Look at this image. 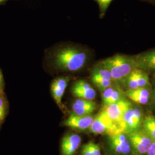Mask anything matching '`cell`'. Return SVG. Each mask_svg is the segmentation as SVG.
Wrapping results in <instances>:
<instances>
[{
    "label": "cell",
    "mask_w": 155,
    "mask_h": 155,
    "mask_svg": "<svg viewBox=\"0 0 155 155\" xmlns=\"http://www.w3.org/2000/svg\"><path fill=\"white\" fill-rule=\"evenodd\" d=\"M87 60V53L83 50L67 47L59 51L54 62L58 68L68 72H77L84 66Z\"/></svg>",
    "instance_id": "1"
},
{
    "label": "cell",
    "mask_w": 155,
    "mask_h": 155,
    "mask_svg": "<svg viewBox=\"0 0 155 155\" xmlns=\"http://www.w3.org/2000/svg\"><path fill=\"white\" fill-rule=\"evenodd\" d=\"M102 65L110 72L113 81L124 82L129 74L136 68L132 57L116 55L101 62Z\"/></svg>",
    "instance_id": "2"
},
{
    "label": "cell",
    "mask_w": 155,
    "mask_h": 155,
    "mask_svg": "<svg viewBox=\"0 0 155 155\" xmlns=\"http://www.w3.org/2000/svg\"><path fill=\"white\" fill-rule=\"evenodd\" d=\"M89 130L95 134H107L109 136L122 133L111 120L104 109L94 118Z\"/></svg>",
    "instance_id": "3"
},
{
    "label": "cell",
    "mask_w": 155,
    "mask_h": 155,
    "mask_svg": "<svg viewBox=\"0 0 155 155\" xmlns=\"http://www.w3.org/2000/svg\"><path fill=\"white\" fill-rule=\"evenodd\" d=\"M131 106L132 104L129 101L123 98L116 103L104 107V109L107 116L121 132L125 133V125L124 121V115Z\"/></svg>",
    "instance_id": "4"
},
{
    "label": "cell",
    "mask_w": 155,
    "mask_h": 155,
    "mask_svg": "<svg viewBox=\"0 0 155 155\" xmlns=\"http://www.w3.org/2000/svg\"><path fill=\"white\" fill-rule=\"evenodd\" d=\"M133 152L136 155H145L150 144L153 141L144 130L137 129L127 133Z\"/></svg>",
    "instance_id": "5"
},
{
    "label": "cell",
    "mask_w": 155,
    "mask_h": 155,
    "mask_svg": "<svg viewBox=\"0 0 155 155\" xmlns=\"http://www.w3.org/2000/svg\"><path fill=\"white\" fill-rule=\"evenodd\" d=\"M111 150L118 155H131L133 150L127 133H118L109 136Z\"/></svg>",
    "instance_id": "6"
},
{
    "label": "cell",
    "mask_w": 155,
    "mask_h": 155,
    "mask_svg": "<svg viewBox=\"0 0 155 155\" xmlns=\"http://www.w3.org/2000/svg\"><path fill=\"white\" fill-rule=\"evenodd\" d=\"M136 68L155 73V48L132 56Z\"/></svg>",
    "instance_id": "7"
},
{
    "label": "cell",
    "mask_w": 155,
    "mask_h": 155,
    "mask_svg": "<svg viewBox=\"0 0 155 155\" xmlns=\"http://www.w3.org/2000/svg\"><path fill=\"white\" fill-rule=\"evenodd\" d=\"M94 118L91 115H78L71 113L63 122V124L73 129L83 131L90 128L93 122Z\"/></svg>",
    "instance_id": "8"
},
{
    "label": "cell",
    "mask_w": 155,
    "mask_h": 155,
    "mask_svg": "<svg viewBox=\"0 0 155 155\" xmlns=\"http://www.w3.org/2000/svg\"><path fill=\"white\" fill-rule=\"evenodd\" d=\"M125 125V133H128L140 129L141 124V112L138 107L131 106L124 115Z\"/></svg>",
    "instance_id": "9"
},
{
    "label": "cell",
    "mask_w": 155,
    "mask_h": 155,
    "mask_svg": "<svg viewBox=\"0 0 155 155\" xmlns=\"http://www.w3.org/2000/svg\"><path fill=\"white\" fill-rule=\"evenodd\" d=\"M72 94L78 98L93 100L96 97L94 88L84 80H79L74 83L71 89Z\"/></svg>",
    "instance_id": "10"
},
{
    "label": "cell",
    "mask_w": 155,
    "mask_h": 155,
    "mask_svg": "<svg viewBox=\"0 0 155 155\" xmlns=\"http://www.w3.org/2000/svg\"><path fill=\"white\" fill-rule=\"evenodd\" d=\"M69 82V78L66 77L57 78L54 80L51 86V91L56 104L63 109V105L61 100Z\"/></svg>",
    "instance_id": "11"
},
{
    "label": "cell",
    "mask_w": 155,
    "mask_h": 155,
    "mask_svg": "<svg viewBox=\"0 0 155 155\" xmlns=\"http://www.w3.org/2000/svg\"><path fill=\"white\" fill-rule=\"evenodd\" d=\"M81 143V137L77 134H68L61 140L62 155H74Z\"/></svg>",
    "instance_id": "12"
},
{
    "label": "cell",
    "mask_w": 155,
    "mask_h": 155,
    "mask_svg": "<svg viewBox=\"0 0 155 155\" xmlns=\"http://www.w3.org/2000/svg\"><path fill=\"white\" fill-rule=\"evenodd\" d=\"M97 108V104L93 100L78 98L72 103V113L78 115H91Z\"/></svg>",
    "instance_id": "13"
},
{
    "label": "cell",
    "mask_w": 155,
    "mask_h": 155,
    "mask_svg": "<svg viewBox=\"0 0 155 155\" xmlns=\"http://www.w3.org/2000/svg\"><path fill=\"white\" fill-rule=\"evenodd\" d=\"M125 95L133 102L140 105H146L150 101V91L148 87H140L135 89H127Z\"/></svg>",
    "instance_id": "14"
},
{
    "label": "cell",
    "mask_w": 155,
    "mask_h": 155,
    "mask_svg": "<svg viewBox=\"0 0 155 155\" xmlns=\"http://www.w3.org/2000/svg\"><path fill=\"white\" fill-rule=\"evenodd\" d=\"M143 129L153 141H155V116L148 115L145 117L143 121Z\"/></svg>",
    "instance_id": "15"
},
{
    "label": "cell",
    "mask_w": 155,
    "mask_h": 155,
    "mask_svg": "<svg viewBox=\"0 0 155 155\" xmlns=\"http://www.w3.org/2000/svg\"><path fill=\"white\" fill-rule=\"evenodd\" d=\"M133 72L137 81L139 88L148 87L150 86V78L147 72L139 68L134 69Z\"/></svg>",
    "instance_id": "16"
},
{
    "label": "cell",
    "mask_w": 155,
    "mask_h": 155,
    "mask_svg": "<svg viewBox=\"0 0 155 155\" xmlns=\"http://www.w3.org/2000/svg\"><path fill=\"white\" fill-rule=\"evenodd\" d=\"M7 114V101L4 91L0 92V127L4 121Z\"/></svg>",
    "instance_id": "17"
},
{
    "label": "cell",
    "mask_w": 155,
    "mask_h": 155,
    "mask_svg": "<svg viewBox=\"0 0 155 155\" xmlns=\"http://www.w3.org/2000/svg\"><path fill=\"white\" fill-rule=\"evenodd\" d=\"M91 80L93 83H94L101 91L111 86L113 82L110 80H107L100 78L91 77Z\"/></svg>",
    "instance_id": "18"
},
{
    "label": "cell",
    "mask_w": 155,
    "mask_h": 155,
    "mask_svg": "<svg viewBox=\"0 0 155 155\" xmlns=\"http://www.w3.org/2000/svg\"><path fill=\"white\" fill-rule=\"evenodd\" d=\"M123 98H124V95H123V93L120 90L115 88L113 93L111 95L110 99L109 100L107 105L106 106L112 104L116 103L117 102L119 101L120 100H122Z\"/></svg>",
    "instance_id": "19"
},
{
    "label": "cell",
    "mask_w": 155,
    "mask_h": 155,
    "mask_svg": "<svg viewBox=\"0 0 155 155\" xmlns=\"http://www.w3.org/2000/svg\"><path fill=\"white\" fill-rule=\"evenodd\" d=\"M115 88L112 87L111 86L105 89L102 91V101L104 105V107H105L107 105L109 100L110 98L111 95L113 93Z\"/></svg>",
    "instance_id": "20"
},
{
    "label": "cell",
    "mask_w": 155,
    "mask_h": 155,
    "mask_svg": "<svg viewBox=\"0 0 155 155\" xmlns=\"http://www.w3.org/2000/svg\"><path fill=\"white\" fill-rule=\"evenodd\" d=\"M100 6V10L102 15H104L106 9L110 4L113 0H96Z\"/></svg>",
    "instance_id": "21"
},
{
    "label": "cell",
    "mask_w": 155,
    "mask_h": 155,
    "mask_svg": "<svg viewBox=\"0 0 155 155\" xmlns=\"http://www.w3.org/2000/svg\"><path fill=\"white\" fill-rule=\"evenodd\" d=\"M89 147L93 155H101V152L100 147L98 144H95L93 141H90L88 143Z\"/></svg>",
    "instance_id": "22"
},
{
    "label": "cell",
    "mask_w": 155,
    "mask_h": 155,
    "mask_svg": "<svg viewBox=\"0 0 155 155\" xmlns=\"http://www.w3.org/2000/svg\"><path fill=\"white\" fill-rule=\"evenodd\" d=\"M81 155H93L90 148L89 147L88 143L84 144L82 147V149L81 150Z\"/></svg>",
    "instance_id": "23"
},
{
    "label": "cell",
    "mask_w": 155,
    "mask_h": 155,
    "mask_svg": "<svg viewBox=\"0 0 155 155\" xmlns=\"http://www.w3.org/2000/svg\"><path fill=\"white\" fill-rule=\"evenodd\" d=\"M145 155H155V141L150 144Z\"/></svg>",
    "instance_id": "24"
},
{
    "label": "cell",
    "mask_w": 155,
    "mask_h": 155,
    "mask_svg": "<svg viewBox=\"0 0 155 155\" xmlns=\"http://www.w3.org/2000/svg\"><path fill=\"white\" fill-rule=\"evenodd\" d=\"M9 0H0V4H2V3H4L6 1H8Z\"/></svg>",
    "instance_id": "25"
},
{
    "label": "cell",
    "mask_w": 155,
    "mask_h": 155,
    "mask_svg": "<svg viewBox=\"0 0 155 155\" xmlns=\"http://www.w3.org/2000/svg\"><path fill=\"white\" fill-rule=\"evenodd\" d=\"M153 100H154V103L155 104V89L154 90V93H153Z\"/></svg>",
    "instance_id": "26"
},
{
    "label": "cell",
    "mask_w": 155,
    "mask_h": 155,
    "mask_svg": "<svg viewBox=\"0 0 155 155\" xmlns=\"http://www.w3.org/2000/svg\"><path fill=\"white\" fill-rule=\"evenodd\" d=\"M3 77V76H2V72L1 71V70H0V78Z\"/></svg>",
    "instance_id": "27"
}]
</instances>
